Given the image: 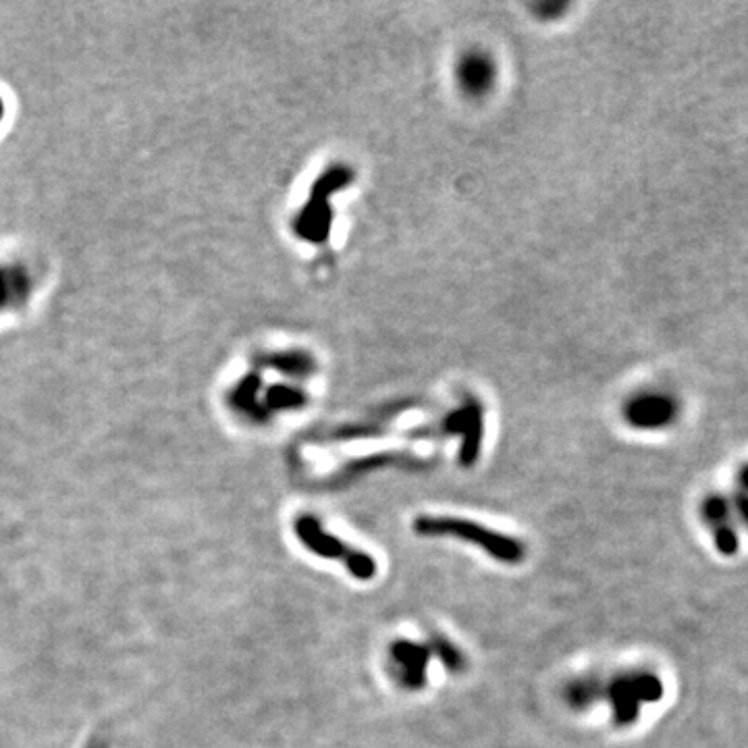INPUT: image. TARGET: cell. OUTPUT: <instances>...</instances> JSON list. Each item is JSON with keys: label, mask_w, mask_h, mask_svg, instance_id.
I'll return each mask as SVG.
<instances>
[{"label": "cell", "mask_w": 748, "mask_h": 748, "mask_svg": "<svg viewBox=\"0 0 748 748\" xmlns=\"http://www.w3.org/2000/svg\"><path fill=\"white\" fill-rule=\"evenodd\" d=\"M415 530L425 537H456L462 541L478 545L485 553L499 559L503 564H520L526 556L525 545L518 539L499 535L491 528L462 520V518H437V516H420L415 520Z\"/></svg>", "instance_id": "obj_1"}, {"label": "cell", "mask_w": 748, "mask_h": 748, "mask_svg": "<svg viewBox=\"0 0 748 748\" xmlns=\"http://www.w3.org/2000/svg\"><path fill=\"white\" fill-rule=\"evenodd\" d=\"M296 535L298 539L312 551L317 553L320 558L329 559H341L343 566L350 570L356 578L360 580H370L375 578L377 574V561L367 556V553H360L356 549L348 547L346 542L335 539L331 535H327L322 530L319 520L312 518V516H300L296 520Z\"/></svg>", "instance_id": "obj_2"}, {"label": "cell", "mask_w": 748, "mask_h": 748, "mask_svg": "<svg viewBox=\"0 0 748 748\" xmlns=\"http://www.w3.org/2000/svg\"><path fill=\"white\" fill-rule=\"evenodd\" d=\"M624 418L638 430L669 429L680 418V401L669 391H640L628 399Z\"/></svg>", "instance_id": "obj_3"}, {"label": "cell", "mask_w": 748, "mask_h": 748, "mask_svg": "<svg viewBox=\"0 0 748 748\" xmlns=\"http://www.w3.org/2000/svg\"><path fill=\"white\" fill-rule=\"evenodd\" d=\"M607 695L618 724H630L637 719L640 702L657 701L661 697V685L651 674H628L614 680L607 688Z\"/></svg>", "instance_id": "obj_4"}, {"label": "cell", "mask_w": 748, "mask_h": 748, "mask_svg": "<svg viewBox=\"0 0 748 748\" xmlns=\"http://www.w3.org/2000/svg\"><path fill=\"white\" fill-rule=\"evenodd\" d=\"M391 659L398 668V680L410 690H420L427 685V666H429V647L415 645L410 640H398L391 645Z\"/></svg>", "instance_id": "obj_5"}, {"label": "cell", "mask_w": 748, "mask_h": 748, "mask_svg": "<svg viewBox=\"0 0 748 748\" xmlns=\"http://www.w3.org/2000/svg\"><path fill=\"white\" fill-rule=\"evenodd\" d=\"M429 651L430 655H437V657L441 659V664H443L449 671H462L466 659H463V655L460 654L449 640H446V638H430Z\"/></svg>", "instance_id": "obj_6"}, {"label": "cell", "mask_w": 748, "mask_h": 748, "mask_svg": "<svg viewBox=\"0 0 748 748\" xmlns=\"http://www.w3.org/2000/svg\"><path fill=\"white\" fill-rule=\"evenodd\" d=\"M738 482H740V487H742L745 491H748V463H745V468L740 470V475H738Z\"/></svg>", "instance_id": "obj_7"}]
</instances>
